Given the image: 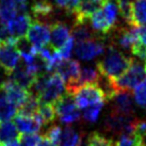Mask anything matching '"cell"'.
Here are the masks:
<instances>
[{
	"label": "cell",
	"instance_id": "21",
	"mask_svg": "<svg viewBox=\"0 0 146 146\" xmlns=\"http://www.w3.org/2000/svg\"><path fill=\"white\" fill-rule=\"evenodd\" d=\"M17 114V108L8 100L2 92H0V125L10 122Z\"/></svg>",
	"mask_w": 146,
	"mask_h": 146
},
{
	"label": "cell",
	"instance_id": "10",
	"mask_svg": "<svg viewBox=\"0 0 146 146\" xmlns=\"http://www.w3.org/2000/svg\"><path fill=\"white\" fill-rule=\"evenodd\" d=\"M27 38L37 51L46 47L50 40V25L34 21L27 32Z\"/></svg>",
	"mask_w": 146,
	"mask_h": 146
},
{
	"label": "cell",
	"instance_id": "11",
	"mask_svg": "<svg viewBox=\"0 0 146 146\" xmlns=\"http://www.w3.org/2000/svg\"><path fill=\"white\" fill-rule=\"evenodd\" d=\"M0 91L4 94V96L8 98L10 102H12L18 110L19 107L23 106L27 99H28L29 93L27 90L23 89L21 86L14 82L11 78H8L7 80L0 83Z\"/></svg>",
	"mask_w": 146,
	"mask_h": 146
},
{
	"label": "cell",
	"instance_id": "38",
	"mask_svg": "<svg viewBox=\"0 0 146 146\" xmlns=\"http://www.w3.org/2000/svg\"><path fill=\"white\" fill-rule=\"evenodd\" d=\"M37 146H52V145H51V143L49 142L47 139H46V138H43L41 140V142L37 144Z\"/></svg>",
	"mask_w": 146,
	"mask_h": 146
},
{
	"label": "cell",
	"instance_id": "4",
	"mask_svg": "<svg viewBox=\"0 0 146 146\" xmlns=\"http://www.w3.org/2000/svg\"><path fill=\"white\" fill-rule=\"evenodd\" d=\"M53 108H54L56 115L59 117L60 122L65 125L69 126L80 121L81 113L75 104L73 94L66 92L60 99H58L54 102Z\"/></svg>",
	"mask_w": 146,
	"mask_h": 146
},
{
	"label": "cell",
	"instance_id": "41",
	"mask_svg": "<svg viewBox=\"0 0 146 146\" xmlns=\"http://www.w3.org/2000/svg\"><path fill=\"white\" fill-rule=\"evenodd\" d=\"M144 68H145V72H146V62H145V67H144Z\"/></svg>",
	"mask_w": 146,
	"mask_h": 146
},
{
	"label": "cell",
	"instance_id": "42",
	"mask_svg": "<svg viewBox=\"0 0 146 146\" xmlns=\"http://www.w3.org/2000/svg\"><path fill=\"white\" fill-rule=\"evenodd\" d=\"M84 146H89V145H88V144H86V145H84Z\"/></svg>",
	"mask_w": 146,
	"mask_h": 146
},
{
	"label": "cell",
	"instance_id": "7",
	"mask_svg": "<svg viewBox=\"0 0 146 146\" xmlns=\"http://www.w3.org/2000/svg\"><path fill=\"white\" fill-rule=\"evenodd\" d=\"M65 91H66V88H65L63 79L57 73L50 74L45 83L44 89L38 96V99L43 104L51 105L64 95Z\"/></svg>",
	"mask_w": 146,
	"mask_h": 146
},
{
	"label": "cell",
	"instance_id": "30",
	"mask_svg": "<svg viewBox=\"0 0 146 146\" xmlns=\"http://www.w3.org/2000/svg\"><path fill=\"white\" fill-rule=\"evenodd\" d=\"M133 98L135 104L146 111V79L134 88Z\"/></svg>",
	"mask_w": 146,
	"mask_h": 146
},
{
	"label": "cell",
	"instance_id": "3",
	"mask_svg": "<svg viewBox=\"0 0 146 146\" xmlns=\"http://www.w3.org/2000/svg\"><path fill=\"white\" fill-rule=\"evenodd\" d=\"M137 118L134 116H126L111 109L110 113L104 121V128L109 133L116 135L134 134V125Z\"/></svg>",
	"mask_w": 146,
	"mask_h": 146
},
{
	"label": "cell",
	"instance_id": "19",
	"mask_svg": "<svg viewBox=\"0 0 146 146\" xmlns=\"http://www.w3.org/2000/svg\"><path fill=\"white\" fill-rule=\"evenodd\" d=\"M99 76H100V74L98 72L97 67L90 66V65L83 66V67L80 69L79 78H78V80L76 81V83L74 84L73 89L70 91V94H73L76 90L83 86V85L95 84V83L97 82Z\"/></svg>",
	"mask_w": 146,
	"mask_h": 146
},
{
	"label": "cell",
	"instance_id": "20",
	"mask_svg": "<svg viewBox=\"0 0 146 146\" xmlns=\"http://www.w3.org/2000/svg\"><path fill=\"white\" fill-rule=\"evenodd\" d=\"M17 14L14 0H0V24L7 25L13 21Z\"/></svg>",
	"mask_w": 146,
	"mask_h": 146
},
{
	"label": "cell",
	"instance_id": "1",
	"mask_svg": "<svg viewBox=\"0 0 146 146\" xmlns=\"http://www.w3.org/2000/svg\"><path fill=\"white\" fill-rule=\"evenodd\" d=\"M131 62L132 58L126 56L113 45H109L104 53V58L97 63V69L102 76L110 80H115L126 73Z\"/></svg>",
	"mask_w": 146,
	"mask_h": 146
},
{
	"label": "cell",
	"instance_id": "17",
	"mask_svg": "<svg viewBox=\"0 0 146 146\" xmlns=\"http://www.w3.org/2000/svg\"><path fill=\"white\" fill-rule=\"evenodd\" d=\"M35 77L36 76H33L32 74L27 69L26 65L23 62H19V64L17 65L16 68L14 69L13 73L9 76V78H11L13 81L16 82L19 86L27 90L28 92L31 88V85L33 84Z\"/></svg>",
	"mask_w": 146,
	"mask_h": 146
},
{
	"label": "cell",
	"instance_id": "33",
	"mask_svg": "<svg viewBox=\"0 0 146 146\" xmlns=\"http://www.w3.org/2000/svg\"><path fill=\"white\" fill-rule=\"evenodd\" d=\"M42 137L38 133L31 134H21L19 137V146H37L41 142Z\"/></svg>",
	"mask_w": 146,
	"mask_h": 146
},
{
	"label": "cell",
	"instance_id": "36",
	"mask_svg": "<svg viewBox=\"0 0 146 146\" xmlns=\"http://www.w3.org/2000/svg\"><path fill=\"white\" fill-rule=\"evenodd\" d=\"M135 33H137V38H138L139 43L146 46V26L135 27Z\"/></svg>",
	"mask_w": 146,
	"mask_h": 146
},
{
	"label": "cell",
	"instance_id": "14",
	"mask_svg": "<svg viewBox=\"0 0 146 146\" xmlns=\"http://www.w3.org/2000/svg\"><path fill=\"white\" fill-rule=\"evenodd\" d=\"M31 12L35 21L44 23L47 25H52L54 7L49 0H34L31 5Z\"/></svg>",
	"mask_w": 146,
	"mask_h": 146
},
{
	"label": "cell",
	"instance_id": "43",
	"mask_svg": "<svg viewBox=\"0 0 146 146\" xmlns=\"http://www.w3.org/2000/svg\"><path fill=\"white\" fill-rule=\"evenodd\" d=\"M0 46H1V42H0Z\"/></svg>",
	"mask_w": 146,
	"mask_h": 146
},
{
	"label": "cell",
	"instance_id": "16",
	"mask_svg": "<svg viewBox=\"0 0 146 146\" xmlns=\"http://www.w3.org/2000/svg\"><path fill=\"white\" fill-rule=\"evenodd\" d=\"M111 102H112V110L126 116H133L134 107L131 93L117 92Z\"/></svg>",
	"mask_w": 146,
	"mask_h": 146
},
{
	"label": "cell",
	"instance_id": "25",
	"mask_svg": "<svg viewBox=\"0 0 146 146\" xmlns=\"http://www.w3.org/2000/svg\"><path fill=\"white\" fill-rule=\"evenodd\" d=\"M40 104H41V102H40L38 97H36L35 95L30 94L28 99L23 104L21 107L18 108L17 113L21 114V115H27V116H33L34 114L37 113Z\"/></svg>",
	"mask_w": 146,
	"mask_h": 146
},
{
	"label": "cell",
	"instance_id": "35",
	"mask_svg": "<svg viewBox=\"0 0 146 146\" xmlns=\"http://www.w3.org/2000/svg\"><path fill=\"white\" fill-rule=\"evenodd\" d=\"M131 52H132V54H133L134 57H137L138 59H140V60L146 62V46H144V45H142L141 43L137 42V43L132 46Z\"/></svg>",
	"mask_w": 146,
	"mask_h": 146
},
{
	"label": "cell",
	"instance_id": "18",
	"mask_svg": "<svg viewBox=\"0 0 146 146\" xmlns=\"http://www.w3.org/2000/svg\"><path fill=\"white\" fill-rule=\"evenodd\" d=\"M70 33L73 35V40L77 41V43L89 41V40H96V37H98L92 27L88 25V21L74 23L73 27L70 29Z\"/></svg>",
	"mask_w": 146,
	"mask_h": 146
},
{
	"label": "cell",
	"instance_id": "32",
	"mask_svg": "<svg viewBox=\"0 0 146 146\" xmlns=\"http://www.w3.org/2000/svg\"><path fill=\"white\" fill-rule=\"evenodd\" d=\"M54 2L59 9H62L69 14L74 15L77 9L79 8L81 0H54Z\"/></svg>",
	"mask_w": 146,
	"mask_h": 146
},
{
	"label": "cell",
	"instance_id": "40",
	"mask_svg": "<svg viewBox=\"0 0 146 146\" xmlns=\"http://www.w3.org/2000/svg\"><path fill=\"white\" fill-rule=\"evenodd\" d=\"M29 0H14V2L16 4H21V3H27Z\"/></svg>",
	"mask_w": 146,
	"mask_h": 146
},
{
	"label": "cell",
	"instance_id": "15",
	"mask_svg": "<svg viewBox=\"0 0 146 146\" xmlns=\"http://www.w3.org/2000/svg\"><path fill=\"white\" fill-rule=\"evenodd\" d=\"M31 25H32V17L28 13L18 14L13 21H11L7 25V29H8L9 34L12 37L21 38L25 36V34H27Z\"/></svg>",
	"mask_w": 146,
	"mask_h": 146
},
{
	"label": "cell",
	"instance_id": "2",
	"mask_svg": "<svg viewBox=\"0 0 146 146\" xmlns=\"http://www.w3.org/2000/svg\"><path fill=\"white\" fill-rule=\"evenodd\" d=\"M146 79L145 68L140 62L132 59L131 65L125 74L115 80H112L114 89L116 92H128L131 93L134 88Z\"/></svg>",
	"mask_w": 146,
	"mask_h": 146
},
{
	"label": "cell",
	"instance_id": "26",
	"mask_svg": "<svg viewBox=\"0 0 146 146\" xmlns=\"http://www.w3.org/2000/svg\"><path fill=\"white\" fill-rule=\"evenodd\" d=\"M118 12L126 25L132 26V1L130 0H117Z\"/></svg>",
	"mask_w": 146,
	"mask_h": 146
},
{
	"label": "cell",
	"instance_id": "44",
	"mask_svg": "<svg viewBox=\"0 0 146 146\" xmlns=\"http://www.w3.org/2000/svg\"><path fill=\"white\" fill-rule=\"evenodd\" d=\"M0 146H2V145H1V143H0Z\"/></svg>",
	"mask_w": 146,
	"mask_h": 146
},
{
	"label": "cell",
	"instance_id": "23",
	"mask_svg": "<svg viewBox=\"0 0 146 146\" xmlns=\"http://www.w3.org/2000/svg\"><path fill=\"white\" fill-rule=\"evenodd\" d=\"M81 145V135L73 127L67 126L62 130L61 140L59 146H80Z\"/></svg>",
	"mask_w": 146,
	"mask_h": 146
},
{
	"label": "cell",
	"instance_id": "5",
	"mask_svg": "<svg viewBox=\"0 0 146 146\" xmlns=\"http://www.w3.org/2000/svg\"><path fill=\"white\" fill-rule=\"evenodd\" d=\"M73 96L78 109H85L91 106L105 104L106 102L105 95L96 83L79 88L73 93Z\"/></svg>",
	"mask_w": 146,
	"mask_h": 146
},
{
	"label": "cell",
	"instance_id": "39",
	"mask_svg": "<svg viewBox=\"0 0 146 146\" xmlns=\"http://www.w3.org/2000/svg\"><path fill=\"white\" fill-rule=\"evenodd\" d=\"M139 138V144L140 146H146V133L141 135V137H138Z\"/></svg>",
	"mask_w": 146,
	"mask_h": 146
},
{
	"label": "cell",
	"instance_id": "6",
	"mask_svg": "<svg viewBox=\"0 0 146 146\" xmlns=\"http://www.w3.org/2000/svg\"><path fill=\"white\" fill-rule=\"evenodd\" d=\"M17 38L9 36L0 46V66L4 69L7 76H10L21 62V54L16 47Z\"/></svg>",
	"mask_w": 146,
	"mask_h": 146
},
{
	"label": "cell",
	"instance_id": "28",
	"mask_svg": "<svg viewBox=\"0 0 146 146\" xmlns=\"http://www.w3.org/2000/svg\"><path fill=\"white\" fill-rule=\"evenodd\" d=\"M88 145L89 146H115L113 140L107 138L99 132H92L88 137Z\"/></svg>",
	"mask_w": 146,
	"mask_h": 146
},
{
	"label": "cell",
	"instance_id": "37",
	"mask_svg": "<svg viewBox=\"0 0 146 146\" xmlns=\"http://www.w3.org/2000/svg\"><path fill=\"white\" fill-rule=\"evenodd\" d=\"M8 37H9V32H8V29H7V26L0 24V42L2 43Z\"/></svg>",
	"mask_w": 146,
	"mask_h": 146
},
{
	"label": "cell",
	"instance_id": "27",
	"mask_svg": "<svg viewBox=\"0 0 146 146\" xmlns=\"http://www.w3.org/2000/svg\"><path fill=\"white\" fill-rule=\"evenodd\" d=\"M37 114L41 116L43 119L44 126L50 125L51 123H53L54 118H56V112H54V108L53 106L49 105V104H40L38 110H37Z\"/></svg>",
	"mask_w": 146,
	"mask_h": 146
},
{
	"label": "cell",
	"instance_id": "12",
	"mask_svg": "<svg viewBox=\"0 0 146 146\" xmlns=\"http://www.w3.org/2000/svg\"><path fill=\"white\" fill-rule=\"evenodd\" d=\"M70 28L64 21H54L50 26V48L59 51L70 38Z\"/></svg>",
	"mask_w": 146,
	"mask_h": 146
},
{
	"label": "cell",
	"instance_id": "22",
	"mask_svg": "<svg viewBox=\"0 0 146 146\" xmlns=\"http://www.w3.org/2000/svg\"><path fill=\"white\" fill-rule=\"evenodd\" d=\"M132 26H146V0L132 1Z\"/></svg>",
	"mask_w": 146,
	"mask_h": 146
},
{
	"label": "cell",
	"instance_id": "9",
	"mask_svg": "<svg viewBox=\"0 0 146 146\" xmlns=\"http://www.w3.org/2000/svg\"><path fill=\"white\" fill-rule=\"evenodd\" d=\"M105 49V43H102V41L89 40V41L77 43L74 48V51L79 60L91 61L95 58L104 54L106 51Z\"/></svg>",
	"mask_w": 146,
	"mask_h": 146
},
{
	"label": "cell",
	"instance_id": "29",
	"mask_svg": "<svg viewBox=\"0 0 146 146\" xmlns=\"http://www.w3.org/2000/svg\"><path fill=\"white\" fill-rule=\"evenodd\" d=\"M102 107H104V104H99V105H94L83 109V112H82L83 119L88 123H96L99 118Z\"/></svg>",
	"mask_w": 146,
	"mask_h": 146
},
{
	"label": "cell",
	"instance_id": "8",
	"mask_svg": "<svg viewBox=\"0 0 146 146\" xmlns=\"http://www.w3.org/2000/svg\"><path fill=\"white\" fill-rule=\"evenodd\" d=\"M80 64L79 62L73 59H66L62 60L56 67V72L60 77L63 79V81L66 83V92L70 93L74 84L79 78L80 75Z\"/></svg>",
	"mask_w": 146,
	"mask_h": 146
},
{
	"label": "cell",
	"instance_id": "24",
	"mask_svg": "<svg viewBox=\"0 0 146 146\" xmlns=\"http://www.w3.org/2000/svg\"><path fill=\"white\" fill-rule=\"evenodd\" d=\"M18 139V131L12 122H7L0 125V143L3 145L5 143L12 142Z\"/></svg>",
	"mask_w": 146,
	"mask_h": 146
},
{
	"label": "cell",
	"instance_id": "13",
	"mask_svg": "<svg viewBox=\"0 0 146 146\" xmlns=\"http://www.w3.org/2000/svg\"><path fill=\"white\" fill-rule=\"evenodd\" d=\"M14 125L16 127L18 132L21 134H31L37 133L42 127L44 126L43 119L38 114H34L33 116H27L17 113L14 116Z\"/></svg>",
	"mask_w": 146,
	"mask_h": 146
},
{
	"label": "cell",
	"instance_id": "31",
	"mask_svg": "<svg viewBox=\"0 0 146 146\" xmlns=\"http://www.w3.org/2000/svg\"><path fill=\"white\" fill-rule=\"evenodd\" d=\"M62 135V129L60 126L58 125H52L50 126L47 131L45 132L44 138H46L49 142L51 143L52 146H59L60 140H61Z\"/></svg>",
	"mask_w": 146,
	"mask_h": 146
},
{
	"label": "cell",
	"instance_id": "34",
	"mask_svg": "<svg viewBox=\"0 0 146 146\" xmlns=\"http://www.w3.org/2000/svg\"><path fill=\"white\" fill-rule=\"evenodd\" d=\"M73 50H74V40H73V37H70L69 41L67 42L58 52H59L60 57H61L63 60H66V59H70V56H72V53H73Z\"/></svg>",
	"mask_w": 146,
	"mask_h": 146
}]
</instances>
